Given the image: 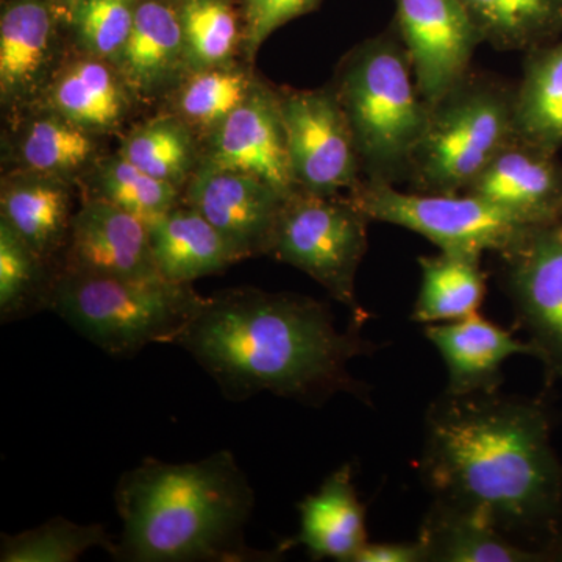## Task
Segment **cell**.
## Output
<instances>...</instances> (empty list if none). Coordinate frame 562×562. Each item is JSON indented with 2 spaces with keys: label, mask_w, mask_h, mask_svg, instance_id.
<instances>
[{
  "label": "cell",
  "mask_w": 562,
  "mask_h": 562,
  "mask_svg": "<svg viewBox=\"0 0 562 562\" xmlns=\"http://www.w3.org/2000/svg\"><path fill=\"white\" fill-rule=\"evenodd\" d=\"M419 469L435 503L473 514L514 542L557 530L562 464L542 403L446 392L428 409Z\"/></svg>",
  "instance_id": "1"
},
{
  "label": "cell",
  "mask_w": 562,
  "mask_h": 562,
  "mask_svg": "<svg viewBox=\"0 0 562 562\" xmlns=\"http://www.w3.org/2000/svg\"><path fill=\"white\" fill-rule=\"evenodd\" d=\"M362 321L339 330L324 303L305 295L235 288L206 297L177 338L231 401L260 392L305 403L360 395L349 364L372 351Z\"/></svg>",
  "instance_id": "2"
},
{
  "label": "cell",
  "mask_w": 562,
  "mask_h": 562,
  "mask_svg": "<svg viewBox=\"0 0 562 562\" xmlns=\"http://www.w3.org/2000/svg\"><path fill=\"white\" fill-rule=\"evenodd\" d=\"M114 501L122 520L116 560H268L244 541L255 494L227 450L181 464L146 458L121 476Z\"/></svg>",
  "instance_id": "3"
},
{
  "label": "cell",
  "mask_w": 562,
  "mask_h": 562,
  "mask_svg": "<svg viewBox=\"0 0 562 562\" xmlns=\"http://www.w3.org/2000/svg\"><path fill=\"white\" fill-rule=\"evenodd\" d=\"M333 90L349 121L366 180L408 179L430 106L422 99L397 32L380 33L344 55Z\"/></svg>",
  "instance_id": "4"
},
{
  "label": "cell",
  "mask_w": 562,
  "mask_h": 562,
  "mask_svg": "<svg viewBox=\"0 0 562 562\" xmlns=\"http://www.w3.org/2000/svg\"><path fill=\"white\" fill-rule=\"evenodd\" d=\"M206 297L191 284L157 279L58 273L50 310L114 358H131L149 344H176Z\"/></svg>",
  "instance_id": "5"
},
{
  "label": "cell",
  "mask_w": 562,
  "mask_h": 562,
  "mask_svg": "<svg viewBox=\"0 0 562 562\" xmlns=\"http://www.w3.org/2000/svg\"><path fill=\"white\" fill-rule=\"evenodd\" d=\"M516 138L514 91L471 72L430 109L408 180L417 192L461 194Z\"/></svg>",
  "instance_id": "6"
},
{
  "label": "cell",
  "mask_w": 562,
  "mask_h": 562,
  "mask_svg": "<svg viewBox=\"0 0 562 562\" xmlns=\"http://www.w3.org/2000/svg\"><path fill=\"white\" fill-rule=\"evenodd\" d=\"M371 222L351 198L294 191L284 198L266 255L301 269L364 321L355 283Z\"/></svg>",
  "instance_id": "7"
},
{
  "label": "cell",
  "mask_w": 562,
  "mask_h": 562,
  "mask_svg": "<svg viewBox=\"0 0 562 562\" xmlns=\"http://www.w3.org/2000/svg\"><path fill=\"white\" fill-rule=\"evenodd\" d=\"M371 221L398 225L424 236L439 250L498 255L535 222L479 195L403 192L384 181L362 180L349 194Z\"/></svg>",
  "instance_id": "8"
},
{
  "label": "cell",
  "mask_w": 562,
  "mask_h": 562,
  "mask_svg": "<svg viewBox=\"0 0 562 562\" xmlns=\"http://www.w3.org/2000/svg\"><path fill=\"white\" fill-rule=\"evenodd\" d=\"M295 190L349 194L362 183L361 158L333 87L279 91Z\"/></svg>",
  "instance_id": "9"
},
{
  "label": "cell",
  "mask_w": 562,
  "mask_h": 562,
  "mask_svg": "<svg viewBox=\"0 0 562 562\" xmlns=\"http://www.w3.org/2000/svg\"><path fill=\"white\" fill-rule=\"evenodd\" d=\"M509 297L552 379H562V217L532 225L502 251Z\"/></svg>",
  "instance_id": "10"
},
{
  "label": "cell",
  "mask_w": 562,
  "mask_h": 562,
  "mask_svg": "<svg viewBox=\"0 0 562 562\" xmlns=\"http://www.w3.org/2000/svg\"><path fill=\"white\" fill-rule=\"evenodd\" d=\"M395 32L430 109L468 79L483 43L460 0H395Z\"/></svg>",
  "instance_id": "11"
},
{
  "label": "cell",
  "mask_w": 562,
  "mask_h": 562,
  "mask_svg": "<svg viewBox=\"0 0 562 562\" xmlns=\"http://www.w3.org/2000/svg\"><path fill=\"white\" fill-rule=\"evenodd\" d=\"M283 201V194L257 177L201 160L187 183L184 203L221 233L241 261L266 255Z\"/></svg>",
  "instance_id": "12"
},
{
  "label": "cell",
  "mask_w": 562,
  "mask_h": 562,
  "mask_svg": "<svg viewBox=\"0 0 562 562\" xmlns=\"http://www.w3.org/2000/svg\"><path fill=\"white\" fill-rule=\"evenodd\" d=\"M60 273L157 279L149 224L113 203L91 198L74 213Z\"/></svg>",
  "instance_id": "13"
},
{
  "label": "cell",
  "mask_w": 562,
  "mask_h": 562,
  "mask_svg": "<svg viewBox=\"0 0 562 562\" xmlns=\"http://www.w3.org/2000/svg\"><path fill=\"white\" fill-rule=\"evenodd\" d=\"M202 160L257 177L284 198L297 191L288 157L279 91L258 80L246 102L211 133Z\"/></svg>",
  "instance_id": "14"
},
{
  "label": "cell",
  "mask_w": 562,
  "mask_h": 562,
  "mask_svg": "<svg viewBox=\"0 0 562 562\" xmlns=\"http://www.w3.org/2000/svg\"><path fill=\"white\" fill-rule=\"evenodd\" d=\"M57 33L44 0H13L0 18V95L3 106L40 101L57 69Z\"/></svg>",
  "instance_id": "15"
},
{
  "label": "cell",
  "mask_w": 562,
  "mask_h": 562,
  "mask_svg": "<svg viewBox=\"0 0 562 562\" xmlns=\"http://www.w3.org/2000/svg\"><path fill=\"white\" fill-rule=\"evenodd\" d=\"M133 98L140 101L173 91L188 70L179 7L140 0L131 36L113 63Z\"/></svg>",
  "instance_id": "16"
},
{
  "label": "cell",
  "mask_w": 562,
  "mask_h": 562,
  "mask_svg": "<svg viewBox=\"0 0 562 562\" xmlns=\"http://www.w3.org/2000/svg\"><path fill=\"white\" fill-rule=\"evenodd\" d=\"M465 192L546 224L562 217V165L554 151L516 138Z\"/></svg>",
  "instance_id": "17"
},
{
  "label": "cell",
  "mask_w": 562,
  "mask_h": 562,
  "mask_svg": "<svg viewBox=\"0 0 562 562\" xmlns=\"http://www.w3.org/2000/svg\"><path fill=\"white\" fill-rule=\"evenodd\" d=\"M425 336L441 353L449 372L447 394L468 395L497 392L502 368L514 355L538 358L530 342L513 338L505 328L484 319L480 313L465 319L430 324Z\"/></svg>",
  "instance_id": "18"
},
{
  "label": "cell",
  "mask_w": 562,
  "mask_h": 562,
  "mask_svg": "<svg viewBox=\"0 0 562 562\" xmlns=\"http://www.w3.org/2000/svg\"><path fill=\"white\" fill-rule=\"evenodd\" d=\"M70 206L69 184L63 179L14 172L3 180L0 221L58 273L74 217Z\"/></svg>",
  "instance_id": "19"
},
{
  "label": "cell",
  "mask_w": 562,
  "mask_h": 562,
  "mask_svg": "<svg viewBox=\"0 0 562 562\" xmlns=\"http://www.w3.org/2000/svg\"><path fill=\"white\" fill-rule=\"evenodd\" d=\"M131 98L113 63L83 55L55 72L41 99L47 110L99 135L124 121Z\"/></svg>",
  "instance_id": "20"
},
{
  "label": "cell",
  "mask_w": 562,
  "mask_h": 562,
  "mask_svg": "<svg viewBox=\"0 0 562 562\" xmlns=\"http://www.w3.org/2000/svg\"><path fill=\"white\" fill-rule=\"evenodd\" d=\"M301 531L288 547L303 546L314 560L353 561L368 543L364 506L350 465L331 473L319 491L299 505Z\"/></svg>",
  "instance_id": "21"
},
{
  "label": "cell",
  "mask_w": 562,
  "mask_h": 562,
  "mask_svg": "<svg viewBox=\"0 0 562 562\" xmlns=\"http://www.w3.org/2000/svg\"><path fill=\"white\" fill-rule=\"evenodd\" d=\"M149 233L158 272L173 283L191 284L238 261L221 233L190 205L149 222Z\"/></svg>",
  "instance_id": "22"
},
{
  "label": "cell",
  "mask_w": 562,
  "mask_h": 562,
  "mask_svg": "<svg viewBox=\"0 0 562 562\" xmlns=\"http://www.w3.org/2000/svg\"><path fill=\"white\" fill-rule=\"evenodd\" d=\"M427 561L436 562H536L541 550L519 546L494 525L473 514L432 503L419 532Z\"/></svg>",
  "instance_id": "23"
},
{
  "label": "cell",
  "mask_w": 562,
  "mask_h": 562,
  "mask_svg": "<svg viewBox=\"0 0 562 562\" xmlns=\"http://www.w3.org/2000/svg\"><path fill=\"white\" fill-rule=\"evenodd\" d=\"M514 90L517 138L542 149H562V38L527 52Z\"/></svg>",
  "instance_id": "24"
},
{
  "label": "cell",
  "mask_w": 562,
  "mask_h": 562,
  "mask_svg": "<svg viewBox=\"0 0 562 562\" xmlns=\"http://www.w3.org/2000/svg\"><path fill=\"white\" fill-rule=\"evenodd\" d=\"M482 257L446 250L420 257L422 281L413 321L430 325L461 321L479 313L486 297Z\"/></svg>",
  "instance_id": "25"
},
{
  "label": "cell",
  "mask_w": 562,
  "mask_h": 562,
  "mask_svg": "<svg viewBox=\"0 0 562 562\" xmlns=\"http://www.w3.org/2000/svg\"><path fill=\"white\" fill-rule=\"evenodd\" d=\"M94 136L55 111L41 110L21 125L14 138L16 172L68 179L94 161Z\"/></svg>",
  "instance_id": "26"
},
{
  "label": "cell",
  "mask_w": 562,
  "mask_h": 562,
  "mask_svg": "<svg viewBox=\"0 0 562 562\" xmlns=\"http://www.w3.org/2000/svg\"><path fill=\"white\" fill-rule=\"evenodd\" d=\"M483 43L528 52L562 32V0H460Z\"/></svg>",
  "instance_id": "27"
},
{
  "label": "cell",
  "mask_w": 562,
  "mask_h": 562,
  "mask_svg": "<svg viewBox=\"0 0 562 562\" xmlns=\"http://www.w3.org/2000/svg\"><path fill=\"white\" fill-rule=\"evenodd\" d=\"M258 79L236 65L190 70L173 90V114L192 132L210 136L239 109Z\"/></svg>",
  "instance_id": "28"
},
{
  "label": "cell",
  "mask_w": 562,
  "mask_h": 562,
  "mask_svg": "<svg viewBox=\"0 0 562 562\" xmlns=\"http://www.w3.org/2000/svg\"><path fill=\"white\" fill-rule=\"evenodd\" d=\"M58 271L46 265L0 221V319L2 324L21 321L50 308Z\"/></svg>",
  "instance_id": "29"
},
{
  "label": "cell",
  "mask_w": 562,
  "mask_h": 562,
  "mask_svg": "<svg viewBox=\"0 0 562 562\" xmlns=\"http://www.w3.org/2000/svg\"><path fill=\"white\" fill-rule=\"evenodd\" d=\"M120 154L155 179L183 187L198 161L194 132L176 114L155 117L128 133Z\"/></svg>",
  "instance_id": "30"
},
{
  "label": "cell",
  "mask_w": 562,
  "mask_h": 562,
  "mask_svg": "<svg viewBox=\"0 0 562 562\" xmlns=\"http://www.w3.org/2000/svg\"><path fill=\"white\" fill-rule=\"evenodd\" d=\"M91 549H102L113 557L116 542L103 525H80L65 517L18 535H2V562H72Z\"/></svg>",
  "instance_id": "31"
},
{
  "label": "cell",
  "mask_w": 562,
  "mask_h": 562,
  "mask_svg": "<svg viewBox=\"0 0 562 562\" xmlns=\"http://www.w3.org/2000/svg\"><path fill=\"white\" fill-rule=\"evenodd\" d=\"M179 16L188 70L233 65L243 35L228 0H181Z\"/></svg>",
  "instance_id": "32"
},
{
  "label": "cell",
  "mask_w": 562,
  "mask_h": 562,
  "mask_svg": "<svg viewBox=\"0 0 562 562\" xmlns=\"http://www.w3.org/2000/svg\"><path fill=\"white\" fill-rule=\"evenodd\" d=\"M92 187V198L113 203L147 224L179 205V187L155 179L121 154L98 162Z\"/></svg>",
  "instance_id": "33"
},
{
  "label": "cell",
  "mask_w": 562,
  "mask_h": 562,
  "mask_svg": "<svg viewBox=\"0 0 562 562\" xmlns=\"http://www.w3.org/2000/svg\"><path fill=\"white\" fill-rule=\"evenodd\" d=\"M136 0H80L72 10L74 32L83 55L114 63L135 22Z\"/></svg>",
  "instance_id": "34"
},
{
  "label": "cell",
  "mask_w": 562,
  "mask_h": 562,
  "mask_svg": "<svg viewBox=\"0 0 562 562\" xmlns=\"http://www.w3.org/2000/svg\"><path fill=\"white\" fill-rule=\"evenodd\" d=\"M321 0H246V25L243 44L246 57L254 60L273 32L288 22L310 13Z\"/></svg>",
  "instance_id": "35"
},
{
  "label": "cell",
  "mask_w": 562,
  "mask_h": 562,
  "mask_svg": "<svg viewBox=\"0 0 562 562\" xmlns=\"http://www.w3.org/2000/svg\"><path fill=\"white\" fill-rule=\"evenodd\" d=\"M427 552L416 542H368L351 562H425Z\"/></svg>",
  "instance_id": "36"
},
{
  "label": "cell",
  "mask_w": 562,
  "mask_h": 562,
  "mask_svg": "<svg viewBox=\"0 0 562 562\" xmlns=\"http://www.w3.org/2000/svg\"><path fill=\"white\" fill-rule=\"evenodd\" d=\"M66 2H68V5L70 7V10H72L74 7H76L77 3L80 2V0H66Z\"/></svg>",
  "instance_id": "37"
}]
</instances>
